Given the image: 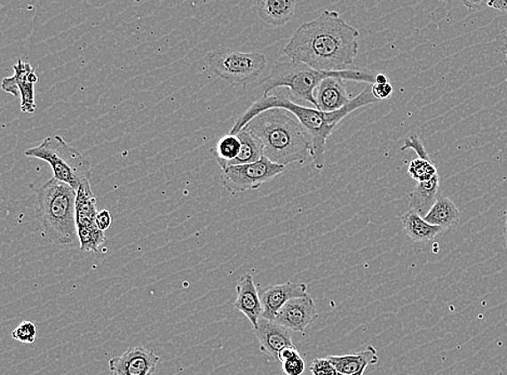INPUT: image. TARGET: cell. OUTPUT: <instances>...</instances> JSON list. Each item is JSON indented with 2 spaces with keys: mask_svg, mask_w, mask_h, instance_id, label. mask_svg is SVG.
Here are the masks:
<instances>
[{
  "mask_svg": "<svg viewBox=\"0 0 507 375\" xmlns=\"http://www.w3.org/2000/svg\"><path fill=\"white\" fill-rule=\"evenodd\" d=\"M206 62L212 73L232 86L246 88L265 72L267 60L260 52H242L217 49L207 53Z\"/></svg>",
  "mask_w": 507,
  "mask_h": 375,
  "instance_id": "cell-7",
  "label": "cell"
},
{
  "mask_svg": "<svg viewBox=\"0 0 507 375\" xmlns=\"http://www.w3.org/2000/svg\"><path fill=\"white\" fill-rule=\"evenodd\" d=\"M306 369L305 360L301 355L282 363L283 373L286 375H302Z\"/></svg>",
  "mask_w": 507,
  "mask_h": 375,
  "instance_id": "cell-28",
  "label": "cell"
},
{
  "mask_svg": "<svg viewBox=\"0 0 507 375\" xmlns=\"http://www.w3.org/2000/svg\"><path fill=\"white\" fill-rule=\"evenodd\" d=\"M504 238H505L506 249H507V206H506V210H505Z\"/></svg>",
  "mask_w": 507,
  "mask_h": 375,
  "instance_id": "cell-36",
  "label": "cell"
},
{
  "mask_svg": "<svg viewBox=\"0 0 507 375\" xmlns=\"http://www.w3.org/2000/svg\"><path fill=\"white\" fill-rule=\"evenodd\" d=\"M327 358L330 360L333 367L341 375H355L366 371L367 367L370 364L379 363V355L372 345L361 352Z\"/></svg>",
  "mask_w": 507,
  "mask_h": 375,
  "instance_id": "cell-18",
  "label": "cell"
},
{
  "mask_svg": "<svg viewBox=\"0 0 507 375\" xmlns=\"http://www.w3.org/2000/svg\"><path fill=\"white\" fill-rule=\"evenodd\" d=\"M408 174L416 180L417 184L421 182H426L432 179V177L437 175V168L434 162L431 160H422V158H416V160L410 162L409 168H408Z\"/></svg>",
  "mask_w": 507,
  "mask_h": 375,
  "instance_id": "cell-24",
  "label": "cell"
},
{
  "mask_svg": "<svg viewBox=\"0 0 507 375\" xmlns=\"http://www.w3.org/2000/svg\"><path fill=\"white\" fill-rule=\"evenodd\" d=\"M159 363L158 355L139 345L109 360V371L112 375H154Z\"/></svg>",
  "mask_w": 507,
  "mask_h": 375,
  "instance_id": "cell-9",
  "label": "cell"
},
{
  "mask_svg": "<svg viewBox=\"0 0 507 375\" xmlns=\"http://www.w3.org/2000/svg\"><path fill=\"white\" fill-rule=\"evenodd\" d=\"M237 299L235 309L246 316L252 324L253 329L257 328L258 320L263 315V304L261 294L258 293L255 279L252 275L246 274L238 281L236 287Z\"/></svg>",
  "mask_w": 507,
  "mask_h": 375,
  "instance_id": "cell-15",
  "label": "cell"
},
{
  "mask_svg": "<svg viewBox=\"0 0 507 375\" xmlns=\"http://www.w3.org/2000/svg\"><path fill=\"white\" fill-rule=\"evenodd\" d=\"M253 330L260 343L261 352L272 358L277 360L281 349L293 347L290 330L272 320L261 317Z\"/></svg>",
  "mask_w": 507,
  "mask_h": 375,
  "instance_id": "cell-13",
  "label": "cell"
},
{
  "mask_svg": "<svg viewBox=\"0 0 507 375\" xmlns=\"http://www.w3.org/2000/svg\"><path fill=\"white\" fill-rule=\"evenodd\" d=\"M364 374H365V371H362V372L358 373V374H355V375H364ZM340 375H341V374H340Z\"/></svg>",
  "mask_w": 507,
  "mask_h": 375,
  "instance_id": "cell-37",
  "label": "cell"
},
{
  "mask_svg": "<svg viewBox=\"0 0 507 375\" xmlns=\"http://www.w3.org/2000/svg\"><path fill=\"white\" fill-rule=\"evenodd\" d=\"M377 100L372 95L371 87H366L360 95L352 98L349 105L343 107L342 110L333 113H324L316 110V108H310L296 105L289 97L287 96V91H275L273 96H263L257 101L248 108L242 113V116L238 120L232 128L231 135H237L242 131L248 123L255 120L257 115L263 112L273 110V108H281L290 112L295 115L297 120L305 128L312 137V152L311 156L313 164H314L317 170H322L325 168V155L327 150V141L329 139L333 131L339 123L349 116L352 112L358 110L367 105H374Z\"/></svg>",
  "mask_w": 507,
  "mask_h": 375,
  "instance_id": "cell-2",
  "label": "cell"
},
{
  "mask_svg": "<svg viewBox=\"0 0 507 375\" xmlns=\"http://www.w3.org/2000/svg\"><path fill=\"white\" fill-rule=\"evenodd\" d=\"M77 191L57 179L48 181L37 191L36 210L44 236L59 246L72 245L78 238Z\"/></svg>",
  "mask_w": 507,
  "mask_h": 375,
  "instance_id": "cell-5",
  "label": "cell"
},
{
  "mask_svg": "<svg viewBox=\"0 0 507 375\" xmlns=\"http://www.w3.org/2000/svg\"><path fill=\"white\" fill-rule=\"evenodd\" d=\"M112 223H113V218L111 212L107 210H102L99 212L97 216V224L99 226V229H100L103 231H106L107 230L109 229V227H111Z\"/></svg>",
  "mask_w": 507,
  "mask_h": 375,
  "instance_id": "cell-30",
  "label": "cell"
},
{
  "mask_svg": "<svg viewBox=\"0 0 507 375\" xmlns=\"http://www.w3.org/2000/svg\"><path fill=\"white\" fill-rule=\"evenodd\" d=\"M261 300L263 304L262 317L274 322L276 315L292 299L303 298L307 295L305 284L285 283L271 285L262 290Z\"/></svg>",
  "mask_w": 507,
  "mask_h": 375,
  "instance_id": "cell-12",
  "label": "cell"
},
{
  "mask_svg": "<svg viewBox=\"0 0 507 375\" xmlns=\"http://www.w3.org/2000/svg\"><path fill=\"white\" fill-rule=\"evenodd\" d=\"M376 83H377V85H385V83H389V78H387L384 74H377Z\"/></svg>",
  "mask_w": 507,
  "mask_h": 375,
  "instance_id": "cell-33",
  "label": "cell"
},
{
  "mask_svg": "<svg viewBox=\"0 0 507 375\" xmlns=\"http://www.w3.org/2000/svg\"><path fill=\"white\" fill-rule=\"evenodd\" d=\"M333 76H341L345 81L366 82L369 85H375L376 77L374 73L365 68L322 72L314 70L305 63L289 60L277 62L257 86L262 87L263 96H268V93L275 91L276 89L286 88L291 97L311 103L317 110L314 92L322 81Z\"/></svg>",
  "mask_w": 507,
  "mask_h": 375,
  "instance_id": "cell-4",
  "label": "cell"
},
{
  "mask_svg": "<svg viewBox=\"0 0 507 375\" xmlns=\"http://www.w3.org/2000/svg\"><path fill=\"white\" fill-rule=\"evenodd\" d=\"M345 79L341 76L328 77L316 89L317 110L333 113L349 105L352 98L346 92Z\"/></svg>",
  "mask_w": 507,
  "mask_h": 375,
  "instance_id": "cell-14",
  "label": "cell"
},
{
  "mask_svg": "<svg viewBox=\"0 0 507 375\" xmlns=\"http://www.w3.org/2000/svg\"><path fill=\"white\" fill-rule=\"evenodd\" d=\"M37 328L32 322H23L12 332V338L24 344H32L36 340Z\"/></svg>",
  "mask_w": 507,
  "mask_h": 375,
  "instance_id": "cell-25",
  "label": "cell"
},
{
  "mask_svg": "<svg viewBox=\"0 0 507 375\" xmlns=\"http://www.w3.org/2000/svg\"><path fill=\"white\" fill-rule=\"evenodd\" d=\"M237 136L242 142V150L240 155L227 168L255 164V162L261 160L263 156H265L261 142L250 131H248L246 128L238 132Z\"/></svg>",
  "mask_w": 507,
  "mask_h": 375,
  "instance_id": "cell-22",
  "label": "cell"
},
{
  "mask_svg": "<svg viewBox=\"0 0 507 375\" xmlns=\"http://www.w3.org/2000/svg\"><path fill=\"white\" fill-rule=\"evenodd\" d=\"M261 142L265 157L276 165L303 164L312 152V137L290 112L273 108L245 127Z\"/></svg>",
  "mask_w": 507,
  "mask_h": 375,
  "instance_id": "cell-3",
  "label": "cell"
},
{
  "mask_svg": "<svg viewBox=\"0 0 507 375\" xmlns=\"http://www.w3.org/2000/svg\"><path fill=\"white\" fill-rule=\"evenodd\" d=\"M440 189V177L439 175L432 180L416 184L410 194L409 210L416 212L422 218H425L432 206L439 199Z\"/></svg>",
  "mask_w": 507,
  "mask_h": 375,
  "instance_id": "cell-19",
  "label": "cell"
},
{
  "mask_svg": "<svg viewBox=\"0 0 507 375\" xmlns=\"http://www.w3.org/2000/svg\"><path fill=\"white\" fill-rule=\"evenodd\" d=\"M26 155L46 161L51 167L54 179L72 186L76 191L82 185L91 184V160L67 145L62 137H46L41 145L28 150Z\"/></svg>",
  "mask_w": 507,
  "mask_h": 375,
  "instance_id": "cell-6",
  "label": "cell"
},
{
  "mask_svg": "<svg viewBox=\"0 0 507 375\" xmlns=\"http://www.w3.org/2000/svg\"><path fill=\"white\" fill-rule=\"evenodd\" d=\"M424 219L427 223L449 230L459 224L461 212L448 197H440Z\"/></svg>",
  "mask_w": 507,
  "mask_h": 375,
  "instance_id": "cell-21",
  "label": "cell"
},
{
  "mask_svg": "<svg viewBox=\"0 0 507 375\" xmlns=\"http://www.w3.org/2000/svg\"><path fill=\"white\" fill-rule=\"evenodd\" d=\"M286 167L276 165L263 156L255 164L227 168L222 171V185L231 194L256 191L285 172Z\"/></svg>",
  "mask_w": 507,
  "mask_h": 375,
  "instance_id": "cell-8",
  "label": "cell"
},
{
  "mask_svg": "<svg viewBox=\"0 0 507 375\" xmlns=\"http://www.w3.org/2000/svg\"><path fill=\"white\" fill-rule=\"evenodd\" d=\"M360 31L337 12L324 10L313 21L303 23L283 48L289 60L322 72H342L355 62Z\"/></svg>",
  "mask_w": 507,
  "mask_h": 375,
  "instance_id": "cell-1",
  "label": "cell"
},
{
  "mask_svg": "<svg viewBox=\"0 0 507 375\" xmlns=\"http://www.w3.org/2000/svg\"><path fill=\"white\" fill-rule=\"evenodd\" d=\"M400 220L407 236L414 243H427V241L434 240L445 230L440 226L427 223L424 218L412 210H408L402 215Z\"/></svg>",
  "mask_w": 507,
  "mask_h": 375,
  "instance_id": "cell-20",
  "label": "cell"
},
{
  "mask_svg": "<svg viewBox=\"0 0 507 375\" xmlns=\"http://www.w3.org/2000/svg\"><path fill=\"white\" fill-rule=\"evenodd\" d=\"M317 318L314 300L311 295L292 299L276 315L274 322L290 332L305 334V329Z\"/></svg>",
  "mask_w": 507,
  "mask_h": 375,
  "instance_id": "cell-11",
  "label": "cell"
},
{
  "mask_svg": "<svg viewBox=\"0 0 507 375\" xmlns=\"http://www.w3.org/2000/svg\"><path fill=\"white\" fill-rule=\"evenodd\" d=\"M297 355H300V353L297 352V349L295 348V345H293V347H288L281 349V353L278 354L277 360L278 362L283 363L288 362V360L297 357Z\"/></svg>",
  "mask_w": 507,
  "mask_h": 375,
  "instance_id": "cell-31",
  "label": "cell"
},
{
  "mask_svg": "<svg viewBox=\"0 0 507 375\" xmlns=\"http://www.w3.org/2000/svg\"><path fill=\"white\" fill-rule=\"evenodd\" d=\"M412 150L416 152L417 158H422V160H431L429 152H427L424 142L419 137L416 135H410L405 140L404 145L401 147V151Z\"/></svg>",
  "mask_w": 507,
  "mask_h": 375,
  "instance_id": "cell-26",
  "label": "cell"
},
{
  "mask_svg": "<svg viewBox=\"0 0 507 375\" xmlns=\"http://www.w3.org/2000/svg\"><path fill=\"white\" fill-rule=\"evenodd\" d=\"M371 90L372 95H374L377 101L387 100V98L392 97V92H394V89H392L390 82L385 83V85H377V83H375V85L371 86Z\"/></svg>",
  "mask_w": 507,
  "mask_h": 375,
  "instance_id": "cell-29",
  "label": "cell"
},
{
  "mask_svg": "<svg viewBox=\"0 0 507 375\" xmlns=\"http://www.w3.org/2000/svg\"><path fill=\"white\" fill-rule=\"evenodd\" d=\"M310 369L313 375H340L328 358L315 359Z\"/></svg>",
  "mask_w": 507,
  "mask_h": 375,
  "instance_id": "cell-27",
  "label": "cell"
},
{
  "mask_svg": "<svg viewBox=\"0 0 507 375\" xmlns=\"http://www.w3.org/2000/svg\"><path fill=\"white\" fill-rule=\"evenodd\" d=\"M98 214L97 199L91 184L82 185L77 191L76 199L77 235L101 231L97 224Z\"/></svg>",
  "mask_w": 507,
  "mask_h": 375,
  "instance_id": "cell-16",
  "label": "cell"
},
{
  "mask_svg": "<svg viewBox=\"0 0 507 375\" xmlns=\"http://www.w3.org/2000/svg\"><path fill=\"white\" fill-rule=\"evenodd\" d=\"M242 150V142L237 135H228L221 137L216 146V160L222 171L226 170L233 160H235L240 155Z\"/></svg>",
  "mask_w": 507,
  "mask_h": 375,
  "instance_id": "cell-23",
  "label": "cell"
},
{
  "mask_svg": "<svg viewBox=\"0 0 507 375\" xmlns=\"http://www.w3.org/2000/svg\"><path fill=\"white\" fill-rule=\"evenodd\" d=\"M502 52H503L505 58H506V63H507V31L504 34V44H503V48H502Z\"/></svg>",
  "mask_w": 507,
  "mask_h": 375,
  "instance_id": "cell-35",
  "label": "cell"
},
{
  "mask_svg": "<svg viewBox=\"0 0 507 375\" xmlns=\"http://www.w3.org/2000/svg\"><path fill=\"white\" fill-rule=\"evenodd\" d=\"M297 7L295 0H260L256 3L258 17L272 27L286 26L295 16Z\"/></svg>",
  "mask_w": 507,
  "mask_h": 375,
  "instance_id": "cell-17",
  "label": "cell"
},
{
  "mask_svg": "<svg viewBox=\"0 0 507 375\" xmlns=\"http://www.w3.org/2000/svg\"><path fill=\"white\" fill-rule=\"evenodd\" d=\"M486 4L500 12L507 13V0H494V2H488Z\"/></svg>",
  "mask_w": 507,
  "mask_h": 375,
  "instance_id": "cell-32",
  "label": "cell"
},
{
  "mask_svg": "<svg viewBox=\"0 0 507 375\" xmlns=\"http://www.w3.org/2000/svg\"><path fill=\"white\" fill-rule=\"evenodd\" d=\"M14 75L6 77L3 81V90L13 97L21 98V111L33 113L36 111L35 105V85L38 82V76L29 63L18 60L13 66Z\"/></svg>",
  "mask_w": 507,
  "mask_h": 375,
  "instance_id": "cell-10",
  "label": "cell"
},
{
  "mask_svg": "<svg viewBox=\"0 0 507 375\" xmlns=\"http://www.w3.org/2000/svg\"><path fill=\"white\" fill-rule=\"evenodd\" d=\"M465 6L471 10H481L482 4L479 2H465Z\"/></svg>",
  "mask_w": 507,
  "mask_h": 375,
  "instance_id": "cell-34",
  "label": "cell"
}]
</instances>
